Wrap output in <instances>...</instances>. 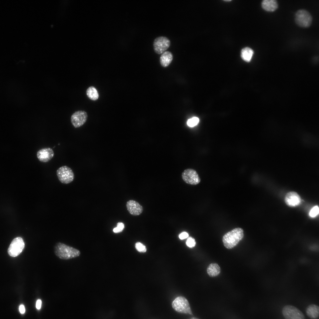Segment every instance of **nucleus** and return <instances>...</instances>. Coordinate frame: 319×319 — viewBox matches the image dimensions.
Here are the masks:
<instances>
[{"instance_id":"4468645a","label":"nucleus","mask_w":319,"mask_h":319,"mask_svg":"<svg viewBox=\"0 0 319 319\" xmlns=\"http://www.w3.org/2000/svg\"><path fill=\"white\" fill-rule=\"evenodd\" d=\"M262 8L269 12H273L278 7V4L276 0H263L261 2Z\"/></svg>"},{"instance_id":"a878e982","label":"nucleus","mask_w":319,"mask_h":319,"mask_svg":"<svg viewBox=\"0 0 319 319\" xmlns=\"http://www.w3.org/2000/svg\"><path fill=\"white\" fill-rule=\"evenodd\" d=\"M116 227L122 232L124 227V225L122 222H119L117 223Z\"/></svg>"},{"instance_id":"39448f33","label":"nucleus","mask_w":319,"mask_h":319,"mask_svg":"<svg viewBox=\"0 0 319 319\" xmlns=\"http://www.w3.org/2000/svg\"><path fill=\"white\" fill-rule=\"evenodd\" d=\"M295 20L299 26L304 27H309L311 24L312 18L310 13L304 9L298 10L296 13Z\"/></svg>"},{"instance_id":"bb28decb","label":"nucleus","mask_w":319,"mask_h":319,"mask_svg":"<svg viewBox=\"0 0 319 319\" xmlns=\"http://www.w3.org/2000/svg\"><path fill=\"white\" fill-rule=\"evenodd\" d=\"M42 302L40 300H38L36 303V308L38 310H39L40 309L41 306Z\"/></svg>"},{"instance_id":"f3484780","label":"nucleus","mask_w":319,"mask_h":319,"mask_svg":"<svg viewBox=\"0 0 319 319\" xmlns=\"http://www.w3.org/2000/svg\"><path fill=\"white\" fill-rule=\"evenodd\" d=\"M207 272L209 276L212 277L216 276L220 274V268L217 264L212 263L208 267Z\"/></svg>"},{"instance_id":"c756f323","label":"nucleus","mask_w":319,"mask_h":319,"mask_svg":"<svg viewBox=\"0 0 319 319\" xmlns=\"http://www.w3.org/2000/svg\"><path fill=\"white\" fill-rule=\"evenodd\" d=\"M225 1H230L231 0H225Z\"/></svg>"},{"instance_id":"7ed1b4c3","label":"nucleus","mask_w":319,"mask_h":319,"mask_svg":"<svg viewBox=\"0 0 319 319\" xmlns=\"http://www.w3.org/2000/svg\"><path fill=\"white\" fill-rule=\"evenodd\" d=\"M172 305L173 309L178 312L192 314L189 302L183 297H176L172 301Z\"/></svg>"},{"instance_id":"6ab92c4d","label":"nucleus","mask_w":319,"mask_h":319,"mask_svg":"<svg viewBox=\"0 0 319 319\" xmlns=\"http://www.w3.org/2000/svg\"><path fill=\"white\" fill-rule=\"evenodd\" d=\"M302 140L303 143L306 145L311 146L316 143V139L315 136L310 133H306L304 134L302 137Z\"/></svg>"},{"instance_id":"1a4fd4ad","label":"nucleus","mask_w":319,"mask_h":319,"mask_svg":"<svg viewBox=\"0 0 319 319\" xmlns=\"http://www.w3.org/2000/svg\"><path fill=\"white\" fill-rule=\"evenodd\" d=\"M182 177L186 183L191 185H196L201 181L200 178L194 170L188 168L184 170L182 174Z\"/></svg>"},{"instance_id":"f03ea898","label":"nucleus","mask_w":319,"mask_h":319,"mask_svg":"<svg viewBox=\"0 0 319 319\" xmlns=\"http://www.w3.org/2000/svg\"><path fill=\"white\" fill-rule=\"evenodd\" d=\"M244 231L241 228H235L225 234L222 237L224 247L228 249L235 246L244 237Z\"/></svg>"},{"instance_id":"a211bd4d","label":"nucleus","mask_w":319,"mask_h":319,"mask_svg":"<svg viewBox=\"0 0 319 319\" xmlns=\"http://www.w3.org/2000/svg\"><path fill=\"white\" fill-rule=\"evenodd\" d=\"M254 53L253 50L249 47L243 48L241 51V56L242 59L245 61L250 62Z\"/></svg>"},{"instance_id":"9d476101","label":"nucleus","mask_w":319,"mask_h":319,"mask_svg":"<svg viewBox=\"0 0 319 319\" xmlns=\"http://www.w3.org/2000/svg\"><path fill=\"white\" fill-rule=\"evenodd\" d=\"M87 117V114L86 111L79 110L75 112L72 114L71 117V121L75 128H78L84 124Z\"/></svg>"},{"instance_id":"423d86ee","label":"nucleus","mask_w":319,"mask_h":319,"mask_svg":"<svg viewBox=\"0 0 319 319\" xmlns=\"http://www.w3.org/2000/svg\"><path fill=\"white\" fill-rule=\"evenodd\" d=\"M282 313L285 319H305L302 311L292 305L285 306L282 309Z\"/></svg>"},{"instance_id":"c85d7f7f","label":"nucleus","mask_w":319,"mask_h":319,"mask_svg":"<svg viewBox=\"0 0 319 319\" xmlns=\"http://www.w3.org/2000/svg\"><path fill=\"white\" fill-rule=\"evenodd\" d=\"M190 319H199L196 318H195V317H193V318H191Z\"/></svg>"},{"instance_id":"412c9836","label":"nucleus","mask_w":319,"mask_h":319,"mask_svg":"<svg viewBox=\"0 0 319 319\" xmlns=\"http://www.w3.org/2000/svg\"><path fill=\"white\" fill-rule=\"evenodd\" d=\"M199 121V119L198 118L194 117L188 120L187 124L189 126L192 127L196 125Z\"/></svg>"},{"instance_id":"2eb2a0df","label":"nucleus","mask_w":319,"mask_h":319,"mask_svg":"<svg viewBox=\"0 0 319 319\" xmlns=\"http://www.w3.org/2000/svg\"><path fill=\"white\" fill-rule=\"evenodd\" d=\"M306 312L307 315L310 318L316 319L319 316V307L317 305L311 304L307 307Z\"/></svg>"},{"instance_id":"9b49d317","label":"nucleus","mask_w":319,"mask_h":319,"mask_svg":"<svg viewBox=\"0 0 319 319\" xmlns=\"http://www.w3.org/2000/svg\"><path fill=\"white\" fill-rule=\"evenodd\" d=\"M54 152L53 149L50 148H45L39 149L37 153V157L39 161L41 162H47L50 160L53 157Z\"/></svg>"},{"instance_id":"f257e3e1","label":"nucleus","mask_w":319,"mask_h":319,"mask_svg":"<svg viewBox=\"0 0 319 319\" xmlns=\"http://www.w3.org/2000/svg\"><path fill=\"white\" fill-rule=\"evenodd\" d=\"M54 251L57 257L63 260L74 258L79 256L80 254L78 250L60 242L55 244Z\"/></svg>"},{"instance_id":"b1692460","label":"nucleus","mask_w":319,"mask_h":319,"mask_svg":"<svg viewBox=\"0 0 319 319\" xmlns=\"http://www.w3.org/2000/svg\"><path fill=\"white\" fill-rule=\"evenodd\" d=\"M186 245L189 248H192L194 247L196 242L194 239L191 237H188L186 242Z\"/></svg>"},{"instance_id":"dca6fc26","label":"nucleus","mask_w":319,"mask_h":319,"mask_svg":"<svg viewBox=\"0 0 319 319\" xmlns=\"http://www.w3.org/2000/svg\"><path fill=\"white\" fill-rule=\"evenodd\" d=\"M173 55L170 51H166L163 53L160 58V62L161 65L164 67L168 66L173 59Z\"/></svg>"},{"instance_id":"0eeeda50","label":"nucleus","mask_w":319,"mask_h":319,"mask_svg":"<svg viewBox=\"0 0 319 319\" xmlns=\"http://www.w3.org/2000/svg\"><path fill=\"white\" fill-rule=\"evenodd\" d=\"M25 246V243L22 238L17 237L11 242L8 249V253L12 257H16L22 252Z\"/></svg>"},{"instance_id":"ddd939ff","label":"nucleus","mask_w":319,"mask_h":319,"mask_svg":"<svg viewBox=\"0 0 319 319\" xmlns=\"http://www.w3.org/2000/svg\"><path fill=\"white\" fill-rule=\"evenodd\" d=\"M301 200L300 196L296 192H290L287 193L285 198L286 204L291 207H294L299 205Z\"/></svg>"},{"instance_id":"cd10ccee","label":"nucleus","mask_w":319,"mask_h":319,"mask_svg":"<svg viewBox=\"0 0 319 319\" xmlns=\"http://www.w3.org/2000/svg\"><path fill=\"white\" fill-rule=\"evenodd\" d=\"M19 310L21 314H24L25 312V308L24 305H20L19 306Z\"/></svg>"},{"instance_id":"f8f14e48","label":"nucleus","mask_w":319,"mask_h":319,"mask_svg":"<svg viewBox=\"0 0 319 319\" xmlns=\"http://www.w3.org/2000/svg\"><path fill=\"white\" fill-rule=\"evenodd\" d=\"M126 206L129 213L134 216L139 215L143 211L142 206L134 200H130L127 201Z\"/></svg>"},{"instance_id":"4be33fe9","label":"nucleus","mask_w":319,"mask_h":319,"mask_svg":"<svg viewBox=\"0 0 319 319\" xmlns=\"http://www.w3.org/2000/svg\"><path fill=\"white\" fill-rule=\"evenodd\" d=\"M319 209L318 206H315L313 207L310 210L309 215L311 217H315L319 214Z\"/></svg>"},{"instance_id":"393cba45","label":"nucleus","mask_w":319,"mask_h":319,"mask_svg":"<svg viewBox=\"0 0 319 319\" xmlns=\"http://www.w3.org/2000/svg\"><path fill=\"white\" fill-rule=\"evenodd\" d=\"M189 236L188 233L186 232H183L180 233L179 236V238L181 240H183L187 238Z\"/></svg>"},{"instance_id":"5701e85b","label":"nucleus","mask_w":319,"mask_h":319,"mask_svg":"<svg viewBox=\"0 0 319 319\" xmlns=\"http://www.w3.org/2000/svg\"><path fill=\"white\" fill-rule=\"evenodd\" d=\"M135 247L137 250L140 252L144 253L146 251V246L142 243L138 242L136 243Z\"/></svg>"},{"instance_id":"6e6552de","label":"nucleus","mask_w":319,"mask_h":319,"mask_svg":"<svg viewBox=\"0 0 319 319\" xmlns=\"http://www.w3.org/2000/svg\"><path fill=\"white\" fill-rule=\"evenodd\" d=\"M170 41L166 37L159 36L156 38L153 42L154 51L157 54H162L170 46Z\"/></svg>"},{"instance_id":"aec40b11","label":"nucleus","mask_w":319,"mask_h":319,"mask_svg":"<svg viewBox=\"0 0 319 319\" xmlns=\"http://www.w3.org/2000/svg\"><path fill=\"white\" fill-rule=\"evenodd\" d=\"M87 96L90 100H96L99 97V94L96 89L93 86H90L87 89L86 92Z\"/></svg>"},{"instance_id":"20e7f679","label":"nucleus","mask_w":319,"mask_h":319,"mask_svg":"<svg viewBox=\"0 0 319 319\" xmlns=\"http://www.w3.org/2000/svg\"><path fill=\"white\" fill-rule=\"evenodd\" d=\"M56 175L60 181L64 184L71 183L74 178V175L72 170L66 165L59 167L56 170Z\"/></svg>"}]
</instances>
